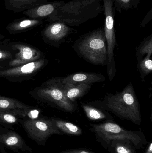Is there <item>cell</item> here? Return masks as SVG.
I'll return each mask as SVG.
<instances>
[{"label":"cell","mask_w":152,"mask_h":153,"mask_svg":"<svg viewBox=\"0 0 152 153\" xmlns=\"http://www.w3.org/2000/svg\"><path fill=\"white\" fill-rule=\"evenodd\" d=\"M4 38V36L3 35H0V43L1 42L2 40Z\"/></svg>","instance_id":"83f0119b"},{"label":"cell","mask_w":152,"mask_h":153,"mask_svg":"<svg viewBox=\"0 0 152 153\" xmlns=\"http://www.w3.org/2000/svg\"><path fill=\"white\" fill-rule=\"evenodd\" d=\"M30 108L19 101L12 98L0 96V110L27 109Z\"/></svg>","instance_id":"ffe728a7"},{"label":"cell","mask_w":152,"mask_h":153,"mask_svg":"<svg viewBox=\"0 0 152 153\" xmlns=\"http://www.w3.org/2000/svg\"><path fill=\"white\" fill-rule=\"evenodd\" d=\"M80 105L87 118L93 121H114V118L109 111L104 109L99 101L80 102Z\"/></svg>","instance_id":"30bf717a"},{"label":"cell","mask_w":152,"mask_h":153,"mask_svg":"<svg viewBox=\"0 0 152 153\" xmlns=\"http://www.w3.org/2000/svg\"><path fill=\"white\" fill-rule=\"evenodd\" d=\"M12 49L18 51L13 60L9 62L11 67L20 66L40 60L42 56L41 52L26 44L14 43L11 45Z\"/></svg>","instance_id":"52a82bcc"},{"label":"cell","mask_w":152,"mask_h":153,"mask_svg":"<svg viewBox=\"0 0 152 153\" xmlns=\"http://www.w3.org/2000/svg\"><path fill=\"white\" fill-rule=\"evenodd\" d=\"M24 127L28 134L33 140L43 142L52 135H63L56 127L51 120H29L24 123Z\"/></svg>","instance_id":"8992f818"},{"label":"cell","mask_w":152,"mask_h":153,"mask_svg":"<svg viewBox=\"0 0 152 153\" xmlns=\"http://www.w3.org/2000/svg\"><path fill=\"white\" fill-rule=\"evenodd\" d=\"M137 69L141 74L142 80L152 72V61L151 57H145L137 62Z\"/></svg>","instance_id":"7402d4cb"},{"label":"cell","mask_w":152,"mask_h":153,"mask_svg":"<svg viewBox=\"0 0 152 153\" xmlns=\"http://www.w3.org/2000/svg\"><path fill=\"white\" fill-rule=\"evenodd\" d=\"M56 127L64 134L80 136L83 134L82 128L71 122L57 119H52Z\"/></svg>","instance_id":"e0dca14e"},{"label":"cell","mask_w":152,"mask_h":153,"mask_svg":"<svg viewBox=\"0 0 152 153\" xmlns=\"http://www.w3.org/2000/svg\"><path fill=\"white\" fill-rule=\"evenodd\" d=\"M12 56V55L10 51L0 49V61L10 59Z\"/></svg>","instance_id":"d4e9b609"},{"label":"cell","mask_w":152,"mask_h":153,"mask_svg":"<svg viewBox=\"0 0 152 153\" xmlns=\"http://www.w3.org/2000/svg\"><path fill=\"white\" fill-rule=\"evenodd\" d=\"M141 1L142 0H113L116 11L119 13L123 10L137 9Z\"/></svg>","instance_id":"44dd1931"},{"label":"cell","mask_w":152,"mask_h":153,"mask_svg":"<svg viewBox=\"0 0 152 153\" xmlns=\"http://www.w3.org/2000/svg\"><path fill=\"white\" fill-rule=\"evenodd\" d=\"M152 54V34L145 38L137 51V62L145 57H151Z\"/></svg>","instance_id":"d6986e66"},{"label":"cell","mask_w":152,"mask_h":153,"mask_svg":"<svg viewBox=\"0 0 152 153\" xmlns=\"http://www.w3.org/2000/svg\"><path fill=\"white\" fill-rule=\"evenodd\" d=\"M46 63V61L45 59H40L10 69L0 70V77L25 76L32 74L38 71L45 65Z\"/></svg>","instance_id":"9c48e42d"},{"label":"cell","mask_w":152,"mask_h":153,"mask_svg":"<svg viewBox=\"0 0 152 153\" xmlns=\"http://www.w3.org/2000/svg\"><path fill=\"white\" fill-rule=\"evenodd\" d=\"M90 130L94 134L96 141L106 150L110 142L115 139L130 140L137 150L143 149L148 143L142 131L126 130L114 121H107L99 124H90Z\"/></svg>","instance_id":"277c9868"},{"label":"cell","mask_w":152,"mask_h":153,"mask_svg":"<svg viewBox=\"0 0 152 153\" xmlns=\"http://www.w3.org/2000/svg\"><path fill=\"white\" fill-rule=\"evenodd\" d=\"M147 146L143 153H152V141L148 142Z\"/></svg>","instance_id":"4316f807"},{"label":"cell","mask_w":152,"mask_h":153,"mask_svg":"<svg viewBox=\"0 0 152 153\" xmlns=\"http://www.w3.org/2000/svg\"><path fill=\"white\" fill-rule=\"evenodd\" d=\"M16 116L12 113V110H0V121L4 123L13 124L17 122Z\"/></svg>","instance_id":"603a6c76"},{"label":"cell","mask_w":152,"mask_h":153,"mask_svg":"<svg viewBox=\"0 0 152 153\" xmlns=\"http://www.w3.org/2000/svg\"><path fill=\"white\" fill-rule=\"evenodd\" d=\"M63 84V83H62ZM63 92L65 97L73 102L82 98L88 92L91 88L90 85L63 84Z\"/></svg>","instance_id":"9a60e30c"},{"label":"cell","mask_w":152,"mask_h":153,"mask_svg":"<svg viewBox=\"0 0 152 153\" xmlns=\"http://www.w3.org/2000/svg\"><path fill=\"white\" fill-rule=\"evenodd\" d=\"M106 150L110 153H137L132 142L127 139L112 140Z\"/></svg>","instance_id":"2e32d148"},{"label":"cell","mask_w":152,"mask_h":153,"mask_svg":"<svg viewBox=\"0 0 152 153\" xmlns=\"http://www.w3.org/2000/svg\"><path fill=\"white\" fill-rule=\"evenodd\" d=\"M43 22V19L21 18L9 23L6 29L10 34H18L32 29L41 25Z\"/></svg>","instance_id":"4fadbf2b"},{"label":"cell","mask_w":152,"mask_h":153,"mask_svg":"<svg viewBox=\"0 0 152 153\" xmlns=\"http://www.w3.org/2000/svg\"><path fill=\"white\" fill-rule=\"evenodd\" d=\"M152 18V9L148 13L146 16L145 17L144 19L142 21L140 24V27L141 28H143L146 26V24L148 23L149 21L151 20Z\"/></svg>","instance_id":"484cf974"},{"label":"cell","mask_w":152,"mask_h":153,"mask_svg":"<svg viewBox=\"0 0 152 153\" xmlns=\"http://www.w3.org/2000/svg\"><path fill=\"white\" fill-rule=\"evenodd\" d=\"M99 102L104 109L120 119L129 120L137 125L142 123L139 101L131 82L122 91L115 94L107 93L103 100Z\"/></svg>","instance_id":"6da1fadb"},{"label":"cell","mask_w":152,"mask_h":153,"mask_svg":"<svg viewBox=\"0 0 152 153\" xmlns=\"http://www.w3.org/2000/svg\"><path fill=\"white\" fill-rule=\"evenodd\" d=\"M76 30L62 22H51L46 26L42 31L44 38L49 42L60 44L70 34L74 33Z\"/></svg>","instance_id":"ba28073f"},{"label":"cell","mask_w":152,"mask_h":153,"mask_svg":"<svg viewBox=\"0 0 152 153\" xmlns=\"http://www.w3.org/2000/svg\"><path fill=\"white\" fill-rule=\"evenodd\" d=\"M80 57L94 65H107L108 57L104 28H98L82 35L73 46Z\"/></svg>","instance_id":"3957f363"},{"label":"cell","mask_w":152,"mask_h":153,"mask_svg":"<svg viewBox=\"0 0 152 153\" xmlns=\"http://www.w3.org/2000/svg\"><path fill=\"white\" fill-rule=\"evenodd\" d=\"M5 9L15 13L23 12L49 2L47 0H4Z\"/></svg>","instance_id":"5bb4252c"},{"label":"cell","mask_w":152,"mask_h":153,"mask_svg":"<svg viewBox=\"0 0 152 153\" xmlns=\"http://www.w3.org/2000/svg\"><path fill=\"white\" fill-rule=\"evenodd\" d=\"M62 80V77H57L48 80L37 88V94L39 98L53 103L62 110L73 113L77 107L65 97Z\"/></svg>","instance_id":"5b68a950"},{"label":"cell","mask_w":152,"mask_h":153,"mask_svg":"<svg viewBox=\"0 0 152 153\" xmlns=\"http://www.w3.org/2000/svg\"><path fill=\"white\" fill-rule=\"evenodd\" d=\"M102 10L100 0H71L64 2L48 21L62 22L70 27H77L96 18Z\"/></svg>","instance_id":"7a4b0ae2"},{"label":"cell","mask_w":152,"mask_h":153,"mask_svg":"<svg viewBox=\"0 0 152 153\" xmlns=\"http://www.w3.org/2000/svg\"><path fill=\"white\" fill-rule=\"evenodd\" d=\"M0 142L6 146L14 149H22L28 147L23 139L19 135L13 132H10L0 135Z\"/></svg>","instance_id":"ac0fdd59"},{"label":"cell","mask_w":152,"mask_h":153,"mask_svg":"<svg viewBox=\"0 0 152 153\" xmlns=\"http://www.w3.org/2000/svg\"><path fill=\"white\" fill-rule=\"evenodd\" d=\"M105 76L96 73L80 72L70 74L66 77H62L63 84L68 83L73 84L91 85L95 83L104 82Z\"/></svg>","instance_id":"7c38bea8"},{"label":"cell","mask_w":152,"mask_h":153,"mask_svg":"<svg viewBox=\"0 0 152 153\" xmlns=\"http://www.w3.org/2000/svg\"><path fill=\"white\" fill-rule=\"evenodd\" d=\"M59 153H96L85 148H79L76 149H69L62 151Z\"/></svg>","instance_id":"cb8c5ba5"},{"label":"cell","mask_w":152,"mask_h":153,"mask_svg":"<svg viewBox=\"0 0 152 153\" xmlns=\"http://www.w3.org/2000/svg\"><path fill=\"white\" fill-rule=\"evenodd\" d=\"M64 1L48 2L38 5L37 7L23 12L30 19H43L48 18L50 19L54 14L56 10L64 2Z\"/></svg>","instance_id":"8fae6325"}]
</instances>
